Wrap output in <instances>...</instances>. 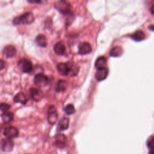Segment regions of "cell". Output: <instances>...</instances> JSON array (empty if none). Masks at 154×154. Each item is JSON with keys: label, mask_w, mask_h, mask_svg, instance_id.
<instances>
[{"label": "cell", "mask_w": 154, "mask_h": 154, "mask_svg": "<svg viewBox=\"0 0 154 154\" xmlns=\"http://www.w3.org/2000/svg\"><path fill=\"white\" fill-rule=\"evenodd\" d=\"M34 20V14L31 12L25 13L13 19V23L14 25L20 24H30L33 22Z\"/></svg>", "instance_id": "1"}, {"label": "cell", "mask_w": 154, "mask_h": 154, "mask_svg": "<svg viewBox=\"0 0 154 154\" xmlns=\"http://www.w3.org/2000/svg\"><path fill=\"white\" fill-rule=\"evenodd\" d=\"M54 7L63 14H69L70 12V4L66 0H58L54 4Z\"/></svg>", "instance_id": "2"}, {"label": "cell", "mask_w": 154, "mask_h": 154, "mask_svg": "<svg viewBox=\"0 0 154 154\" xmlns=\"http://www.w3.org/2000/svg\"><path fill=\"white\" fill-rule=\"evenodd\" d=\"M19 68L24 73H29L32 70V64L28 59H21L18 63Z\"/></svg>", "instance_id": "3"}, {"label": "cell", "mask_w": 154, "mask_h": 154, "mask_svg": "<svg viewBox=\"0 0 154 154\" xmlns=\"http://www.w3.org/2000/svg\"><path fill=\"white\" fill-rule=\"evenodd\" d=\"M58 119V114L56 108L51 105L48 110V121L50 124H54Z\"/></svg>", "instance_id": "4"}, {"label": "cell", "mask_w": 154, "mask_h": 154, "mask_svg": "<svg viewBox=\"0 0 154 154\" xmlns=\"http://www.w3.org/2000/svg\"><path fill=\"white\" fill-rule=\"evenodd\" d=\"M13 142L10 138L2 139L0 142V148L5 152H9L13 150Z\"/></svg>", "instance_id": "5"}, {"label": "cell", "mask_w": 154, "mask_h": 154, "mask_svg": "<svg viewBox=\"0 0 154 154\" xmlns=\"http://www.w3.org/2000/svg\"><path fill=\"white\" fill-rule=\"evenodd\" d=\"M34 82L38 86L43 87L48 84V78L43 73H38L34 76Z\"/></svg>", "instance_id": "6"}, {"label": "cell", "mask_w": 154, "mask_h": 154, "mask_svg": "<svg viewBox=\"0 0 154 154\" xmlns=\"http://www.w3.org/2000/svg\"><path fill=\"white\" fill-rule=\"evenodd\" d=\"M19 131L14 126H8L4 129V134L7 138L16 137L18 135Z\"/></svg>", "instance_id": "7"}, {"label": "cell", "mask_w": 154, "mask_h": 154, "mask_svg": "<svg viewBox=\"0 0 154 154\" xmlns=\"http://www.w3.org/2000/svg\"><path fill=\"white\" fill-rule=\"evenodd\" d=\"M57 70L58 72L61 75L67 76L69 75L70 73V67L68 63H58L57 66Z\"/></svg>", "instance_id": "8"}, {"label": "cell", "mask_w": 154, "mask_h": 154, "mask_svg": "<svg viewBox=\"0 0 154 154\" xmlns=\"http://www.w3.org/2000/svg\"><path fill=\"white\" fill-rule=\"evenodd\" d=\"M67 138L63 134H58L55 138V145L59 148H64L66 145Z\"/></svg>", "instance_id": "9"}, {"label": "cell", "mask_w": 154, "mask_h": 154, "mask_svg": "<svg viewBox=\"0 0 154 154\" xmlns=\"http://www.w3.org/2000/svg\"><path fill=\"white\" fill-rule=\"evenodd\" d=\"M92 48L89 43L83 42L79 45V54L81 55H85L90 53Z\"/></svg>", "instance_id": "10"}, {"label": "cell", "mask_w": 154, "mask_h": 154, "mask_svg": "<svg viewBox=\"0 0 154 154\" xmlns=\"http://www.w3.org/2000/svg\"><path fill=\"white\" fill-rule=\"evenodd\" d=\"M29 93L31 97L35 101L40 100L43 96V92L41 90L35 88H31L29 90Z\"/></svg>", "instance_id": "11"}, {"label": "cell", "mask_w": 154, "mask_h": 154, "mask_svg": "<svg viewBox=\"0 0 154 154\" xmlns=\"http://www.w3.org/2000/svg\"><path fill=\"white\" fill-rule=\"evenodd\" d=\"M108 74V70L107 68L104 67V68L99 69H97L96 73L95 78L97 81H101L104 80L107 77Z\"/></svg>", "instance_id": "12"}, {"label": "cell", "mask_w": 154, "mask_h": 154, "mask_svg": "<svg viewBox=\"0 0 154 154\" xmlns=\"http://www.w3.org/2000/svg\"><path fill=\"white\" fill-rule=\"evenodd\" d=\"M3 54L7 58H11L15 56L16 54V49L13 46L8 45L4 48Z\"/></svg>", "instance_id": "13"}, {"label": "cell", "mask_w": 154, "mask_h": 154, "mask_svg": "<svg viewBox=\"0 0 154 154\" xmlns=\"http://www.w3.org/2000/svg\"><path fill=\"white\" fill-rule=\"evenodd\" d=\"M69 120L68 118L63 117L62 118L58 123L57 130L58 132L63 131L66 130L69 127Z\"/></svg>", "instance_id": "14"}, {"label": "cell", "mask_w": 154, "mask_h": 154, "mask_svg": "<svg viewBox=\"0 0 154 154\" xmlns=\"http://www.w3.org/2000/svg\"><path fill=\"white\" fill-rule=\"evenodd\" d=\"M54 51L56 54L63 55L65 53V46L62 42H58L54 46Z\"/></svg>", "instance_id": "15"}, {"label": "cell", "mask_w": 154, "mask_h": 154, "mask_svg": "<svg viewBox=\"0 0 154 154\" xmlns=\"http://www.w3.org/2000/svg\"><path fill=\"white\" fill-rule=\"evenodd\" d=\"M14 101L16 103L25 104L27 102V98L24 93L20 92L16 94V96L14 97Z\"/></svg>", "instance_id": "16"}, {"label": "cell", "mask_w": 154, "mask_h": 154, "mask_svg": "<svg viewBox=\"0 0 154 154\" xmlns=\"http://www.w3.org/2000/svg\"><path fill=\"white\" fill-rule=\"evenodd\" d=\"M35 43L41 47H46L47 46V41L45 36L43 34H38L35 38Z\"/></svg>", "instance_id": "17"}, {"label": "cell", "mask_w": 154, "mask_h": 154, "mask_svg": "<svg viewBox=\"0 0 154 154\" xmlns=\"http://www.w3.org/2000/svg\"><path fill=\"white\" fill-rule=\"evenodd\" d=\"M106 64V58L105 57H99L95 62V67L97 69L105 67Z\"/></svg>", "instance_id": "18"}, {"label": "cell", "mask_w": 154, "mask_h": 154, "mask_svg": "<svg viewBox=\"0 0 154 154\" xmlns=\"http://www.w3.org/2000/svg\"><path fill=\"white\" fill-rule=\"evenodd\" d=\"M131 38L136 42H139L145 38V34L142 31H137L131 35Z\"/></svg>", "instance_id": "19"}, {"label": "cell", "mask_w": 154, "mask_h": 154, "mask_svg": "<svg viewBox=\"0 0 154 154\" xmlns=\"http://www.w3.org/2000/svg\"><path fill=\"white\" fill-rule=\"evenodd\" d=\"M67 87V83L64 80H59L57 83L55 90L58 92H61L66 90Z\"/></svg>", "instance_id": "20"}, {"label": "cell", "mask_w": 154, "mask_h": 154, "mask_svg": "<svg viewBox=\"0 0 154 154\" xmlns=\"http://www.w3.org/2000/svg\"><path fill=\"white\" fill-rule=\"evenodd\" d=\"M14 117V114L12 112H6L2 114L1 119L4 123H8L13 120Z\"/></svg>", "instance_id": "21"}, {"label": "cell", "mask_w": 154, "mask_h": 154, "mask_svg": "<svg viewBox=\"0 0 154 154\" xmlns=\"http://www.w3.org/2000/svg\"><path fill=\"white\" fill-rule=\"evenodd\" d=\"M123 54V49L120 46L112 48L110 51V55L111 57H117L120 56Z\"/></svg>", "instance_id": "22"}, {"label": "cell", "mask_w": 154, "mask_h": 154, "mask_svg": "<svg viewBox=\"0 0 154 154\" xmlns=\"http://www.w3.org/2000/svg\"><path fill=\"white\" fill-rule=\"evenodd\" d=\"M69 64V67H70V73L69 75L73 76L76 75V74L78 73V71H79V68L77 66L76 64H75L73 62H68Z\"/></svg>", "instance_id": "23"}, {"label": "cell", "mask_w": 154, "mask_h": 154, "mask_svg": "<svg viewBox=\"0 0 154 154\" xmlns=\"http://www.w3.org/2000/svg\"><path fill=\"white\" fill-rule=\"evenodd\" d=\"M146 144L149 151L154 150V135H152L149 137Z\"/></svg>", "instance_id": "24"}, {"label": "cell", "mask_w": 154, "mask_h": 154, "mask_svg": "<svg viewBox=\"0 0 154 154\" xmlns=\"http://www.w3.org/2000/svg\"><path fill=\"white\" fill-rule=\"evenodd\" d=\"M64 111H65V112L67 115H72V114H73L75 112V111L74 106L72 104H68L64 108Z\"/></svg>", "instance_id": "25"}, {"label": "cell", "mask_w": 154, "mask_h": 154, "mask_svg": "<svg viewBox=\"0 0 154 154\" xmlns=\"http://www.w3.org/2000/svg\"><path fill=\"white\" fill-rule=\"evenodd\" d=\"M10 108V105L6 103H0V111L4 112H8V111Z\"/></svg>", "instance_id": "26"}, {"label": "cell", "mask_w": 154, "mask_h": 154, "mask_svg": "<svg viewBox=\"0 0 154 154\" xmlns=\"http://www.w3.org/2000/svg\"><path fill=\"white\" fill-rule=\"evenodd\" d=\"M5 67V63L2 60H0V70H2Z\"/></svg>", "instance_id": "27"}, {"label": "cell", "mask_w": 154, "mask_h": 154, "mask_svg": "<svg viewBox=\"0 0 154 154\" xmlns=\"http://www.w3.org/2000/svg\"><path fill=\"white\" fill-rule=\"evenodd\" d=\"M28 1L30 3H40L41 0H28Z\"/></svg>", "instance_id": "28"}, {"label": "cell", "mask_w": 154, "mask_h": 154, "mask_svg": "<svg viewBox=\"0 0 154 154\" xmlns=\"http://www.w3.org/2000/svg\"><path fill=\"white\" fill-rule=\"evenodd\" d=\"M150 13H151L152 14H154V4L150 7Z\"/></svg>", "instance_id": "29"}, {"label": "cell", "mask_w": 154, "mask_h": 154, "mask_svg": "<svg viewBox=\"0 0 154 154\" xmlns=\"http://www.w3.org/2000/svg\"><path fill=\"white\" fill-rule=\"evenodd\" d=\"M149 29L151 31H154V25H150L149 27Z\"/></svg>", "instance_id": "30"}, {"label": "cell", "mask_w": 154, "mask_h": 154, "mask_svg": "<svg viewBox=\"0 0 154 154\" xmlns=\"http://www.w3.org/2000/svg\"><path fill=\"white\" fill-rule=\"evenodd\" d=\"M149 154H154V150L149 151Z\"/></svg>", "instance_id": "31"}]
</instances>
